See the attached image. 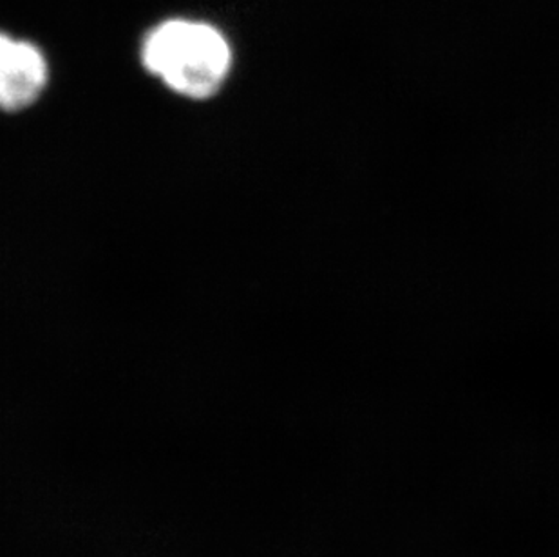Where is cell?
I'll list each match as a JSON object with an SVG mask.
<instances>
[{"instance_id": "7a4b0ae2", "label": "cell", "mask_w": 559, "mask_h": 557, "mask_svg": "<svg viewBox=\"0 0 559 557\" xmlns=\"http://www.w3.org/2000/svg\"><path fill=\"white\" fill-rule=\"evenodd\" d=\"M48 84V62L43 51L0 33V109L22 111L40 98Z\"/></svg>"}, {"instance_id": "6da1fadb", "label": "cell", "mask_w": 559, "mask_h": 557, "mask_svg": "<svg viewBox=\"0 0 559 557\" xmlns=\"http://www.w3.org/2000/svg\"><path fill=\"white\" fill-rule=\"evenodd\" d=\"M143 66L170 90L203 100L216 95L233 66L227 38L205 22L167 21L143 40Z\"/></svg>"}]
</instances>
